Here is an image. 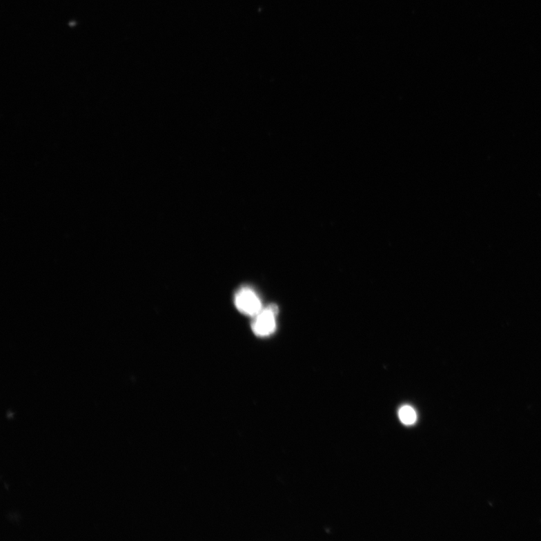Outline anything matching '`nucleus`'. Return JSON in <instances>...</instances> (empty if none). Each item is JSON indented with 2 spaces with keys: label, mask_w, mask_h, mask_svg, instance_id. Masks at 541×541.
<instances>
[{
  "label": "nucleus",
  "mask_w": 541,
  "mask_h": 541,
  "mask_svg": "<svg viewBox=\"0 0 541 541\" xmlns=\"http://www.w3.org/2000/svg\"><path fill=\"white\" fill-rule=\"evenodd\" d=\"M277 313V307L274 304L262 309L255 317H255L252 323L253 333L259 337H266L274 333L276 329L275 317Z\"/></svg>",
  "instance_id": "obj_1"
},
{
  "label": "nucleus",
  "mask_w": 541,
  "mask_h": 541,
  "mask_svg": "<svg viewBox=\"0 0 541 541\" xmlns=\"http://www.w3.org/2000/svg\"><path fill=\"white\" fill-rule=\"evenodd\" d=\"M235 304L237 308L250 317H255L263 309L257 294L249 287H242L235 294Z\"/></svg>",
  "instance_id": "obj_2"
},
{
  "label": "nucleus",
  "mask_w": 541,
  "mask_h": 541,
  "mask_svg": "<svg viewBox=\"0 0 541 541\" xmlns=\"http://www.w3.org/2000/svg\"><path fill=\"white\" fill-rule=\"evenodd\" d=\"M399 416L402 424L406 426H411L415 424L417 419L415 410L409 405H404L400 409Z\"/></svg>",
  "instance_id": "obj_3"
}]
</instances>
